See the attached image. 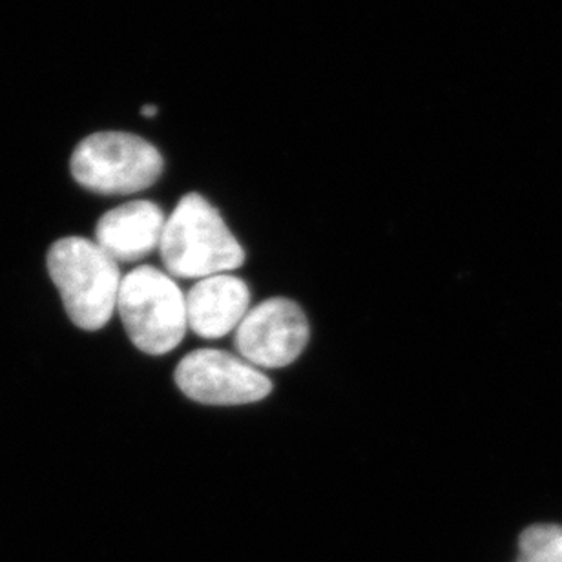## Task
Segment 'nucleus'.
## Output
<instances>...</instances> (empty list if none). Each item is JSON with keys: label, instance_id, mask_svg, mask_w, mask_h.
<instances>
[{"label": "nucleus", "instance_id": "1", "mask_svg": "<svg viewBox=\"0 0 562 562\" xmlns=\"http://www.w3.org/2000/svg\"><path fill=\"white\" fill-rule=\"evenodd\" d=\"M168 274L184 280L227 274L245 263V250L216 206L187 194L167 217L159 244Z\"/></svg>", "mask_w": 562, "mask_h": 562}, {"label": "nucleus", "instance_id": "2", "mask_svg": "<svg viewBox=\"0 0 562 562\" xmlns=\"http://www.w3.org/2000/svg\"><path fill=\"white\" fill-rule=\"evenodd\" d=\"M46 261L74 325L85 330L103 329L117 311L123 281L117 261L92 239L77 236L57 239Z\"/></svg>", "mask_w": 562, "mask_h": 562}, {"label": "nucleus", "instance_id": "3", "mask_svg": "<svg viewBox=\"0 0 562 562\" xmlns=\"http://www.w3.org/2000/svg\"><path fill=\"white\" fill-rule=\"evenodd\" d=\"M117 313L132 344L151 357L173 351L189 329L183 292L156 267H137L123 278Z\"/></svg>", "mask_w": 562, "mask_h": 562}, {"label": "nucleus", "instance_id": "4", "mask_svg": "<svg viewBox=\"0 0 562 562\" xmlns=\"http://www.w3.org/2000/svg\"><path fill=\"white\" fill-rule=\"evenodd\" d=\"M161 154L143 137L99 132L77 145L71 176L85 189L103 195L137 194L161 178Z\"/></svg>", "mask_w": 562, "mask_h": 562}, {"label": "nucleus", "instance_id": "5", "mask_svg": "<svg viewBox=\"0 0 562 562\" xmlns=\"http://www.w3.org/2000/svg\"><path fill=\"white\" fill-rule=\"evenodd\" d=\"M176 384L190 401L206 406H244L271 395L266 373L241 357L220 349H198L178 363Z\"/></svg>", "mask_w": 562, "mask_h": 562}, {"label": "nucleus", "instance_id": "6", "mask_svg": "<svg viewBox=\"0 0 562 562\" xmlns=\"http://www.w3.org/2000/svg\"><path fill=\"white\" fill-rule=\"evenodd\" d=\"M308 341L303 308L286 297H271L250 308L236 329L239 357L258 369H280L296 362Z\"/></svg>", "mask_w": 562, "mask_h": 562}, {"label": "nucleus", "instance_id": "7", "mask_svg": "<svg viewBox=\"0 0 562 562\" xmlns=\"http://www.w3.org/2000/svg\"><path fill=\"white\" fill-rule=\"evenodd\" d=\"M167 217L154 201H128L99 220L95 244L117 263H132L159 249Z\"/></svg>", "mask_w": 562, "mask_h": 562}, {"label": "nucleus", "instance_id": "8", "mask_svg": "<svg viewBox=\"0 0 562 562\" xmlns=\"http://www.w3.org/2000/svg\"><path fill=\"white\" fill-rule=\"evenodd\" d=\"M184 300L189 329L209 340L238 329L250 311L249 286L233 274L203 278L190 289Z\"/></svg>", "mask_w": 562, "mask_h": 562}, {"label": "nucleus", "instance_id": "9", "mask_svg": "<svg viewBox=\"0 0 562 562\" xmlns=\"http://www.w3.org/2000/svg\"><path fill=\"white\" fill-rule=\"evenodd\" d=\"M517 562H562V526L536 525L526 528L519 539Z\"/></svg>", "mask_w": 562, "mask_h": 562}, {"label": "nucleus", "instance_id": "10", "mask_svg": "<svg viewBox=\"0 0 562 562\" xmlns=\"http://www.w3.org/2000/svg\"><path fill=\"white\" fill-rule=\"evenodd\" d=\"M140 114L145 115V117H156L157 106H154V104H146V106H143V110H140Z\"/></svg>", "mask_w": 562, "mask_h": 562}]
</instances>
